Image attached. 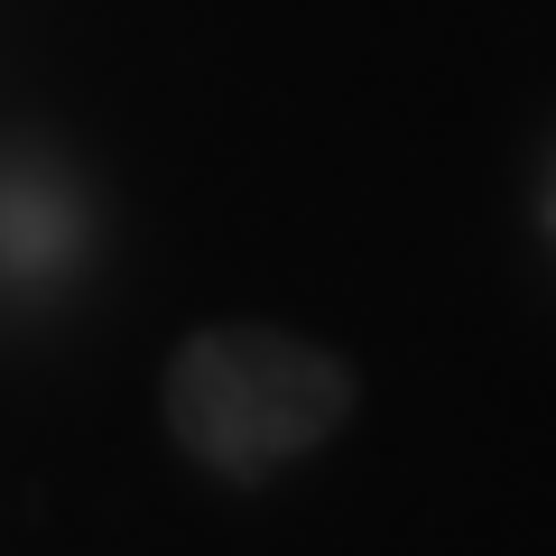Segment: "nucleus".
Listing matches in <instances>:
<instances>
[{"label": "nucleus", "instance_id": "f257e3e1", "mask_svg": "<svg viewBox=\"0 0 556 556\" xmlns=\"http://www.w3.org/2000/svg\"><path fill=\"white\" fill-rule=\"evenodd\" d=\"M343 408H353V371L316 343L260 334V325L195 334L167 371V427L223 482H260L278 464H298L306 445H325Z\"/></svg>", "mask_w": 556, "mask_h": 556}, {"label": "nucleus", "instance_id": "7ed1b4c3", "mask_svg": "<svg viewBox=\"0 0 556 556\" xmlns=\"http://www.w3.org/2000/svg\"><path fill=\"white\" fill-rule=\"evenodd\" d=\"M538 214H547V241H556V177H547V204H538Z\"/></svg>", "mask_w": 556, "mask_h": 556}, {"label": "nucleus", "instance_id": "f03ea898", "mask_svg": "<svg viewBox=\"0 0 556 556\" xmlns=\"http://www.w3.org/2000/svg\"><path fill=\"white\" fill-rule=\"evenodd\" d=\"M75 260V204L47 167H10L0 177V269L20 288H47V278Z\"/></svg>", "mask_w": 556, "mask_h": 556}]
</instances>
